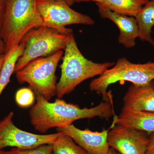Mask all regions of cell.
<instances>
[{
  "label": "cell",
  "instance_id": "20",
  "mask_svg": "<svg viewBox=\"0 0 154 154\" xmlns=\"http://www.w3.org/2000/svg\"><path fill=\"white\" fill-rule=\"evenodd\" d=\"M149 138L145 154H154V132L149 134Z\"/></svg>",
  "mask_w": 154,
  "mask_h": 154
},
{
  "label": "cell",
  "instance_id": "28",
  "mask_svg": "<svg viewBox=\"0 0 154 154\" xmlns=\"http://www.w3.org/2000/svg\"><path fill=\"white\" fill-rule=\"evenodd\" d=\"M152 83L154 87V81H152Z\"/></svg>",
  "mask_w": 154,
  "mask_h": 154
},
{
  "label": "cell",
  "instance_id": "13",
  "mask_svg": "<svg viewBox=\"0 0 154 154\" xmlns=\"http://www.w3.org/2000/svg\"><path fill=\"white\" fill-rule=\"evenodd\" d=\"M112 125L128 127L149 134L154 132V112L121 111L114 117Z\"/></svg>",
  "mask_w": 154,
  "mask_h": 154
},
{
  "label": "cell",
  "instance_id": "18",
  "mask_svg": "<svg viewBox=\"0 0 154 154\" xmlns=\"http://www.w3.org/2000/svg\"><path fill=\"white\" fill-rule=\"evenodd\" d=\"M17 105L22 107H27L33 105L35 96L31 88H22L17 91L15 96Z\"/></svg>",
  "mask_w": 154,
  "mask_h": 154
},
{
  "label": "cell",
  "instance_id": "16",
  "mask_svg": "<svg viewBox=\"0 0 154 154\" xmlns=\"http://www.w3.org/2000/svg\"><path fill=\"white\" fill-rule=\"evenodd\" d=\"M24 46L20 43L13 52L5 54V60L0 73V96L10 82L11 76L15 72L16 63L24 51Z\"/></svg>",
  "mask_w": 154,
  "mask_h": 154
},
{
  "label": "cell",
  "instance_id": "11",
  "mask_svg": "<svg viewBox=\"0 0 154 154\" xmlns=\"http://www.w3.org/2000/svg\"><path fill=\"white\" fill-rule=\"evenodd\" d=\"M100 17L113 22L119 30V44L125 48H131L136 45V39L139 37V30L135 17L121 15L104 8H98Z\"/></svg>",
  "mask_w": 154,
  "mask_h": 154
},
{
  "label": "cell",
  "instance_id": "5",
  "mask_svg": "<svg viewBox=\"0 0 154 154\" xmlns=\"http://www.w3.org/2000/svg\"><path fill=\"white\" fill-rule=\"evenodd\" d=\"M69 35L45 26L30 30L20 42L24 45V51L17 60L15 72L20 70L36 59L48 56L59 51L64 50Z\"/></svg>",
  "mask_w": 154,
  "mask_h": 154
},
{
  "label": "cell",
  "instance_id": "1",
  "mask_svg": "<svg viewBox=\"0 0 154 154\" xmlns=\"http://www.w3.org/2000/svg\"><path fill=\"white\" fill-rule=\"evenodd\" d=\"M36 103L29 111V116L34 129L42 134L53 128L70 125L76 120L82 119L99 117L108 119L115 116L113 104L105 101L92 108H81L60 98L50 102L41 95L36 94Z\"/></svg>",
  "mask_w": 154,
  "mask_h": 154
},
{
  "label": "cell",
  "instance_id": "29",
  "mask_svg": "<svg viewBox=\"0 0 154 154\" xmlns=\"http://www.w3.org/2000/svg\"></svg>",
  "mask_w": 154,
  "mask_h": 154
},
{
  "label": "cell",
  "instance_id": "9",
  "mask_svg": "<svg viewBox=\"0 0 154 154\" xmlns=\"http://www.w3.org/2000/svg\"><path fill=\"white\" fill-rule=\"evenodd\" d=\"M111 128L107 134L110 147L120 154H146L149 139L146 132L119 125H112Z\"/></svg>",
  "mask_w": 154,
  "mask_h": 154
},
{
  "label": "cell",
  "instance_id": "24",
  "mask_svg": "<svg viewBox=\"0 0 154 154\" xmlns=\"http://www.w3.org/2000/svg\"><path fill=\"white\" fill-rule=\"evenodd\" d=\"M5 58V54H0V73Z\"/></svg>",
  "mask_w": 154,
  "mask_h": 154
},
{
  "label": "cell",
  "instance_id": "4",
  "mask_svg": "<svg viewBox=\"0 0 154 154\" xmlns=\"http://www.w3.org/2000/svg\"><path fill=\"white\" fill-rule=\"evenodd\" d=\"M122 81L136 86L148 85L154 81V62L134 63L126 58H119L113 67L91 81L89 89L91 92L101 94L103 101L113 104L112 95L107 93V88L111 84Z\"/></svg>",
  "mask_w": 154,
  "mask_h": 154
},
{
  "label": "cell",
  "instance_id": "27",
  "mask_svg": "<svg viewBox=\"0 0 154 154\" xmlns=\"http://www.w3.org/2000/svg\"><path fill=\"white\" fill-rule=\"evenodd\" d=\"M0 154H5V151H3L2 150H0Z\"/></svg>",
  "mask_w": 154,
  "mask_h": 154
},
{
  "label": "cell",
  "instance_id": "21",
  "mask_svg": "<svg viewBox=\"0 0 154 154\" xmlns=\"http://www.w3.org/2000/svg\"><path fill=\"white\" fill-rule=\"evenodd\" d=\"M6 0H0V33L2 30V26L5 14Z\"/></svg>",
  "mask_w": 154,
  "mask_h": 154
},
{
  "label": "cell",
  "instance_id": "17",
  "mask_svg": "<svg viewBox=\"0 0 154 154\" xmlns=\"http://www.w3.org/2000/svg\"><path fill=\"white\" fill-rule=\"evenodd\" d=\"M52 145L54 154H89L71 137L62 132Z\"/></svg>",
  "mask_w": 154,
  "mask_h": 154
},
{
  "label": "cell",
  "instance_id": "7",
  "mask_svg": "<svg viewBox=\"0 0 154 154\" xmlns=\"http://www.w3.org/2000/svg\"><path fill=\"white\" fill-rule=\"evenodd\" d=\"M67 4L59 1L37 2V11L43 26L55 28L62 33L69 34L72 30L67 25L81 24L93 25L95 22L88 15L73 10Z\"/></svg>",
  "mask_w": 154,
  "mask_h": 154
},
{
  "label": "cell",
  "instance_id": "15",
  "mask_svg": "<svg viewBox=\"0 0 154 154\" xmlns=\"http://www.w3.org/2000/svg\"><path fill=\"white\" fill-rule=\"evenodd\" d=\"M149 0H104L98 8L107 9L117 14L135 17Z\"/></svg>",
  "mask_w": 154,
  "mask_h": 154
},
{
  "label": "cell",
  "instance_id": "2",
  "mask_svg": "<svg viewBox=\"0 0 154 154\" xmlns=\"http://www.w3.org/2000/svg\"><path fill=\"white\" fill-rule=\"evenodd\" d=\"M64 51L61 76L57 85L56 95L60 99L84 81L100 75L115 64L110 62L98 63L86 58L79 49L73 33L70 34Z\"/></svg>",
  "mask_w": 154,
  "mask_h": 154
},
{
  "label": "cell",
  "instance_id": "12",
  "mask_svg": "<svg viewBox=\"0 0 154 154\" xmlns=\"http://www.w3.org/2000/svg\"><path fill=\"white\" fill-rule=\"evenodd\" d=\"M154 112V87L152 82L144 86L131 84L123 98L121 111Z\"/></svg>",
  "mask_w": 154,
  "mask_h": 154
},
{
  "label": "cell",
  "instance_id": "26",
  "mask_svg": "<svg viewBox=\"0 0 154 154\" xmlns=\"http://www.w3.org/2000/svg\"><path fill=\"white\" fill-rule=\"evenodd\" d=\"M107 154H120L116 150L110 147Z\"/></svg>",
  "mask_w": 154,
  "mask_h": 154
},
{
  "label": "cell",
  "instance_id": "23",
  "mask_svg": "<svg viewBox=\"0 0 154 154\" xmlns=\"http://www.w3.org/2000/svg\"><path fill=\"white\" fill-rule=\"evenodd\" d=\"M38 2H46V1H59L64 2L67 4L69 6H71L73 5L72 0H38Z\"/></svg>",
  "mask_w": 154,
  "mask_h": 154
},
{
  "label": "cell",
  "instance_id": "22",
  "mask_svg": "<svg viewBox=\"0 0 154 154\" xmlns=\"http://www.w3.org/2000/svg\"><path fill=\"white\" fill-rule=\"evenodd\" d=\"M89 1H93V2H96V4H102L104 0H72V2L73 4L75 3H79L81 2H89Z\"/></svg>",
  "mask_w": 154,
  "mask_h": 154
},
{
  "label": "cell",
  "instance_id": "25",
  "mask_svg": "<svg viewBox=\"0 0 154 154\" xmlns=\"http://www.w3.org/2000/svg\"><path fill=\"white\" fill-rule=\"evenodd\" d=\"M5 46L4 42L0 38V54H5Z\"/></svg>",
  "mask_w": 154,
  "mask_h": 154
},
{
  "label": "cell",
  "instance_id": "14",
  "mask_svg": "<svg viewBox=\"0 0 154 154\" xmlns=\"http://www.w3.org/2000/svg\"><path fill=\"white\" fill-rule=\"evenodd\" d=\"M135 18L139 30V38L154 47V40L152 36V29L154 27V0H149Z\"/></svg>",
  "mask_w": 154,
  "mask_h": 154
},
{
  "label": "cell",
  "instance_id": "6",
  "mask_svg": "<svg viewBox=\"0 0 154 154\" xmlns=\"http://www.w3.org/2000/svg\"><path fill=\"white\" fill-rule=\"evenodd\" d=\"M63 54V50L31 61L16 72L17 81L21 84L28 83L36 94L49 101L57 94L55 72L59 62Z\"/></svg>",
  "mask_w": 154,
  "mask_h": 154
},
{
  "label": "cell",
  "instance_id": "8",
  "mask_svg": "<svg viewBox=\"0 0 154 154\" xmlns=\"http://www.w3.org/2000/svg\"><path fill=\"white\" fill-rule=\"evenodd\" d=\"M14 113L11 111L0 121V150L8 147L28 149L44 144H53L62 132L37 134L19 129L13 121Z\"/></svg>",
  "mask_w": 154,
  "mask_h": 154
},
{
  "label": "cell",
  "instance_id": "3",
  "mask_svg": "<svg viewBox=\"0 0 154 154\" xmlns=\"http://www.w3.org/2000/svg\"><path fill=\"white\" fill-rule=\"evenodd\" d=\"M38 0H6L0 38L5 46V54L11 53L25 34L43 26L37 11Z\"/></svg>",
  "mask_w": 154,
  "mask_h": 154
},
{
  "label": "cell",
  "instance_id": "19",
  "mask_svg": "<svg viewBox=\"0 0 154 154\" xmlns=\"http://www.w3.org/2000/svg\"><path fill=\"white\" fill-rule=\"evenodd\" d=\"M5 154H54L52 144H44L34 148L22 149L13 148L10 150L5 151Z\"/></svg>",
  "mask_w": 154,
  "mask_h": 154
},
{
  "label": "cell",
  "instance_id": "10",
  "mask_svg": "<svg viewBox=\"0 0 154 154\" xmlns=\"http://www.w3.org/2000/svg\"><path fill=\"white\" fill-rule=\"evenodd\" d=\"M101 132L90 130H81L72 124L64 127L57 128V132L63 133L88 152L89 154H107L110 147L107 141L109 130Z\"/></svg>",
  "mask_w": 154,
  "mask_h": 154
}]
</instances>
